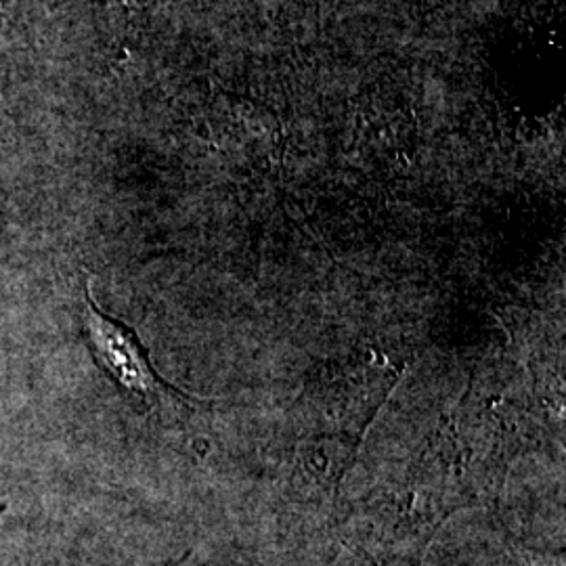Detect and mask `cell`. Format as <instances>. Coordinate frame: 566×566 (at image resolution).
Segmentation results:
<instances>
[{
  "label": "cell",
  "instance_id": "1",
  "mask_svg": "<svg viewBox=\"0 0 566 566\" xmlns=\"http://www.w3.org/2000/svg\"><path fill=\"white\" fill-rule=\"evenodd\" d=\"M82 324L95 361L126 395L147 407L170 397L185 399L179 390L166 385L158 376L137 334L95 304L88 285H84Z\"/></svg>",
  "mask_w": 566,
  "mask_h": 566
},
{
  "label": "cell",
  "instance_id": "2",
  "mask_svg": "<svg viewBox=\"0 0 566 566\" xmlns=\"http://www.w3.org/2000/svg\"><path fill=\"white\" fill-rule=\"evenodd\" d=\"M2 9H4V0H0V13H2Z\"/></svg>",
  "mask_w": 566,
  "mask_h": 566
}]
</instances>
